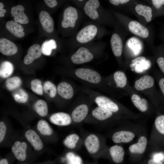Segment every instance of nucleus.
Masks as SVG:
<instances>
[{
	"label": "nucleus",
	"mask_w": 164,
	"mask_h": 164,
	"mask_svg": "<svg viewBox=\"0 0 164 164\" xmlns=\"http://www.w3.org/2000/svg\"><path fill=\"white\" fill-rule=\"evenodd\" d=\"M74 73L78 78L92 84H98L101 79V76L98 73L89 68L77 69L75 71Z\"/></svg>",
	"instance_id": "obj_1"
},
{
	"label": "nucleus",
	"mask_w": 164,
	"mask_h": 164,
	"mask_svg": "<svg viewBox=\"0 0 164 164\" xmlns=\"http://www.w3.org/2000/svg\"><path fill=\"white\" fill-rule=\"evenodd\" d=\"M97 31V27L93 25L85 26L80 30L76 36V39L79 43H87L92 40L96 36Z\"/></svg>",
	"instance_id": "obj_2"
},
{
	"label": "nucleus",
	"mask_w": 164,
	"mask_h": 164,
	"mask_svg": "<svg viewBox=\"0 0 164 164\" xmlns=\"http://www.w3.org/2000/svg\"><path fill=\"white\" fill-rule=\"evenodd\" d=\"M93 54L87 48H79L71 56L72 62L77 64H80L91 61L93 59Z\"/></svg>",
	"instance_id": "obj_3"
},
{
	"label": "nucleus",
	"mask_w": 164,
	"mask_h": 164,
	"mask_svg": "<svg viewBox=\"0 0 164 164\" xmlns=\"http://www.w3.org/2000/svg\"><path fill=\"white\" fill-rule=\"evenodd\" d=\"M78 18V14L76 9L72 6L68 7L63 12V19L61 22L62 26L63 28L74 27Z\"/></svg>",
	"instance_id": "obj_4"
},
{
	"label": "nucleus",
	"mask_w": 164,
	"mask_h": 164,
	"mask_svg": "<svg viewBox=\"0 0 164 164\" xmlns=\"http://www.w3.org/2000/svg\"><path fill=\"white\" fill-rule=\"evenodd\" d=\"M94 100L98 107L112 112H117L119 110V108L117 104L106 96L97 95L94 97Z\"/></svg>",
	"instance_id": "obj_5"
},
{
	"label": "nucleus",
	"mask_w": 164,
	"mask_h": 164,
	"mask_svg": "<svg viewBox=\"0 0 164 164\" xmlns=\"http://www.w3.org/2000/svg\"><path fill=\"white\" fill-rule=\"evenodd\" d=\"M151 65V63L149 60H146L145 57L141 56L132 60L130 66L136 72L141 73L149 69Z\"/></svg>",
	"instance_id": "obj_6"
},
{
	"label": "nucleus",
	"mask_w": 164,
	"mask_h": 164,
	"mask_svg": "<svg viewBox=\"0 0 164 164\" xmlns=\"http://www.w3.org/2000/svg\"><path fill=\"white\" fill-rule=\"evenodd\" d=\"M25 136L35 150L40 151L43 148V142L35 131L31 129H28L25 132Z\"/></svg>",
	"instance_id": "obj_7"
},
{
	"label": "nucleus",
	"mask_w": 164,
	"mask_h": 164,
	"mask_svg": "<svg viewBox=\"0 0 164 164\" xmlns=\"http://www.w3.org/2000/svg\"><path fill=\"white\" fill-rule=\"evenodd\" d=\"M49 120L54 125L59 126H67L71 123L72 118L67 113L59 112L51 115L50 117Z\"/></svg>",
	"instance_id": "obj_8"
},
{
	"label": "nucleus",
	"mask_w": 164,
	"mask_h": 164,
	"mask_svg": "<svg viewBox=\"0 0 164 164\" xmlns=\"http://www.w3.org/2000/svg\"><path fill=\"white\" fill-rule=\"evenodd\" d=\"M27 145L26 142L15 141L12 147V151L16 158L20 161H23L26 157Z\"/></svg>",
	"instance_id": "obj_9"
},
{
	"label": "nucleus",
	"mask_w": 164,
	"mask_h": 164,
	"mask_svg": "<svg viewBox=\"0 0 164 164\" xmlns=\"http://www.w3.org/2000/svg\"><path fill=\"white\" fill-rule=\"evenodd\" d=\"M42 53L41 47L39 44L32 45L28 50L27 54L24 58V63L26 65L31 63L35 59L40 57Z\"/></svg>",
	"instance_id": "obj_10"
},
{
	"label": "nucleus",
	"mask_w": 164,
	"mask_h": 164,
	"mask_svg": "<svg viewBox=\"0 0 164 164\" xmlns=\"http://www.w3.org/2000/svg\"><path fill=\"white\" fill-rule=\"evenodd\" d=\"M18 51L16 45L12 42L5 38L0 39V52L6 56L15 54Z\"/></svg>",
	"instance_id": "obj_11"
},
{
	"label": "nucleus",
	"mask_w": 164,
	"mask_h": 164,
	"mask_svg": "<svg viewBox=\"0 0 164 164\" xmlns=\"http://www.w3.org/2000/svg\"><path fill=\"white\" fill-rule=\"evenodd\" d=\"M24 10L23 6L21 5H18L12 8L11 16L14 17L15 22L21 24H26L29 22L28 18L24 12Z\"/></svg>",
	"instance_id": "obj_12"
},
{
	"label": "nucleus",
	"mask_w": 164,
	"mask_h": 164,
	"mask_svg": "<svg viewBox=\"0 0 164 164\" xmlns=\"http://www.w3.org/2000/svg\"><path fill=\"white\" fill-rule=\"evenodd\" d=\"M39 19L43 28L48 33H51L54 29V22L53 18L46 11H41L39 14Z\"/></svg>",
	"instance_id": "obj_13"
},
{
	"label": "nucleus",
	"mask_w": 164,
	"mask_h": 164,
	"mask_svg": "<svg viewBox=\"0 0 164 164\" xmlns=\"http://www.w3.org/2000/svg\"><path fill=\"white\" fill-rule=\"evenodd\" d=\"M100 6L98 0H89L85 3L84 10L86 14L92 19L95 20L98 17L97 9Z\"/></svg>",
	"instance_id": "obj_14"
},
{
	"label": "nucleus",
	"mask_w": 164,
	"mask_h": 164,
	"mask_svg": "<svg viewBox=\"0 0 164 164\" xmlns=\"http://www.w3.org/2000/svg\"><path fill=\"white\" fill-rule=\"evenodd\" d=\"M89 111L88 106L84 104L77 106L73 110L71 114L73 120L76 122L82 121L87 116Z\"/></svg>",
	"instance_id": "obj_15"
},
{
	"label": "nucleus",
	"mask_w": 164,
	"mask_h": 164,
	"mask_svg": "<svg viewBox=\"0 0 164 164\" xmlns=\"http://www.w3.org/2000/svg\"><path fill=\"white\" fill-rule=\"evenodd\" d=\"M128 27L130 31L135 35L143 38L149 36V32L147 29L137 21L130 22Z\"/></svg>",
	"instance_id": "obj_16"
},
{
	"label": "nucleus",
	"mask_w": 164,
	"mask_h": 164,
	"mask_svg": "<svg viewBox=\"0 0 164 164\" xmlns=\"http://www.w3.org/2000/svg\"><path fill=\"white\" fill-rule=\"evenodd\" d=\"M57 92L63 98L69 99L74 94V91L72 86L69 83L62 82L60 83L57 87Z\"/></svg>",
	"instance_id": "obj_17"
},
{
	"label": "nucleus",
	"mask_w": 164,
	"mask_h": 164,
	"mask_svg": "<svg viewBox=\"0 0 164 164\" xmlns=\"http://www.w3.org/2000/svg\"><path fill=\"white\" fill-rule=\"evenodd\" d=\"M135 136L134 134L132 132L122 131L114 133L112 136V139L114 142L116 143H126L132 141Z\"/></svg>",
	"instance_id": "obj_18"
},
{
	"label": "nucleus",
	"mask_w": 164,
	"mask_h": 164,
	"mask_svg": "<svg viewBox=\"0 0 164 164\" xmlns=\"http://www.w3.org/2000/svg\"><path fill=\"white\" fill-rule=\"evenodd\" d=\"M85 145L90 153L94 154L98 151L99 147V141L97 136L95 135L91 134L86 138Z\"/></svg>",
	"instance_id": "obj_19"
},
{
	"label": "nucleus",
	"mask_w": 164,
	"mask_h": 164,
	"mask_svg": "<svg viewBox=\"0 0 164 164\" xmlns=\"http://www.w3.org/2000/svg\"><path fill=\"white\" fill-rule=\"evenodd\" d=\"M154 84V78L149 75H145L137 80L135 83V87L138 91L151 87Z\"/></svg>",
	"instance_id": "obj_20"
},
{
	"label": "nucleus",
	"mask_w": 164,
	"mask_h": 164,
	"mask_svg": "<svg viewBox=\"0 0 164 164\" xmlns=\"http://www.w3.org/2000/svg\"><path fill=\"white\" fill-rule=\"evenodd\" d=\"M110 42L114 54L116 56H120L122 54L123 49L122 42L120 37L118 34L114 33L111 37Z\"/></svg>",
	"instance_id": "obj_21"
},
{
	"label": "nucleus",
	"mask_w": 164,
	"mask_h": 164,
	"mask_svg": "<svg viewBox=\"0 0 164 164\" xmlns=\"http://www.w3.org/2000/svg\"><path fill=\"white\" fill-rule=\"evenodd\" d=\"M6 27L10 32L17 37L22 38L25 35L22 26L15 21H8L6 24Z\"/></svg>",
	"instance_id": "obj_22"
},
{
	"label": "nucleus",
	"mask_w": 164,
	"mask_h": 164,
	"mask_svg": "<svg viewBox=\"0 0 164 164\" xmlns=\"http://www.w3.org/2000/svg\"><path fill=\"white\" fill-rule=\"evenodd\" d=\"M147 141L145 137H140L137 143L131 145L129 148L130 152L132 153L142 154L145 151L147 144Z\"/></svg>",
	"instance_id": "obj_23"
},
{
	"label": "nucleus",
	"mask_w": 164,
	"mask_h": 164,
	"mask_svg": "<svg viewBox=\"0 0 164 164\" xmlns=\"http://www.w3.org/2000/svg\"><path fill=\"white\" fill-rule=\"evenodd\" d=\"M109 151L112 160L114 162L118 163L123 161L125 152L122 147L115 145L111 146Z\"/></svg>",
	"instance_id": "obj_24"
},
{
	"label": "nucleus",
	"mask_w": 164,
	"mask_h": 164,
	"mask_svg": "<svg viewBox=\"0 0 164 164\" xmlns=\"http://www.w3.org/2000/svg\"><path fill=\"white\" fill-rule=\"evenodd\" d=\"M128 48L135 55H137L141 52L142 48V45L138 39L132 37L128 40L127 43Z\"/></svg>",
	"instance_id": "obj_25"
},
{
	"label": "nucleus",
	"mask_w": 164,
	"mask_h": 164,
	"mask_svg": "<svg viewBox=\"0 0 164 164\" xmlns=\"http://www.w3.org/2000/svg\"><path fill=\"white\" fill-rule=\"evenodd\" d=\"M135 10L139 15L143 16L147 22L151 21L152 10L150 7L138 4L135 6Z\"/></svg>",
	"instance_id": "obj_26"
},
{
	"label": "nucleus",
	"mask_w": 164,
	"mask_h": 164,
	"mask_svg": "<svg viewBox=\"0 0 164 164\" xmlns=\"http://www.w3.org/2000/svg\"><path fill=\"white\" fill-rule=\"evenodd\" d=\"M92 113L94 117L100 121L106 120L112 115V112L98 106L93 110Z\"/></svg>",
	"instance_id": "obj_27"
},
{
	"label": "nucleus",
	"mask_w": 164,
	"mask_h": 164,
	"mask_svg": "<svg viewBox=\"0 0 164 164\" xmlns=\"http://www.w3.org/2000/svg\"><path fill=\"white\" fill-rule=\"evenodd\" d=\"M131 100L135 106L142 112L146 111L148 108V102L144 98H141L137 94H133Z\"/></svg>",
	"instance_id": "obj_28"
},
{
	"label": "nucleus",
	"mask_w": 164,
	"mask_h": 164,
	"mask_svg": "<svg viewBox=\"0 0 164 164\" xmlns=\"http://www.w3.org/2000/svg\"><path fill=\"white\" fill-rule=\"evenodd\" d=\"M37 129L39 132L42 135L49 136L51 135L53 130L49 123L45 120H39L37 125Z\"/></svg>",
	"instance_id": "obj_29"
},
{
	"label": "nucleus",
	"mask_w": 164,
	"mask_h": 164,
	"mask_svg": "<svg viewBox=\"0 0 164 164\" xmlns=\"http://www.w3.org/2000/svg\"><path fill=\"white\" fill-rule=\"evenodd\" d=\"M14 67L13 64L9 61H5L0 65V75L3 78H6L13 73Z\"/></svg>",
	"instance_id": "obj_30"
},
{
	"label": "nucleus",
	"mask_w": 164,
	"mask_h": 164,
	"mask_svg": "<svg viewBox=\"0 0 164 164\" xmlns=\"http://www.w3.org/2000/svg\"><path fill=\"white\" fill-rule=\"evenodd\" d=\"M34 108L37 113L40 116H46L48 113V108L46 102L44 100H39L35 104Z\"/></svg>",
	"instance_id": "obj_31"
},
{
	"label": "nucleus",
	"mask_w": 164,
	"mask_h": 164,
	"mask_svg": "<svg viewBox=\"0 0 164 164\" xmlns=\"http://www.w3.org/2000/svg\"><path fill=\"white\" fill-rule=\"evenodd\" d=\"M113 77L117 87L122 88L126 85L127 78L123 72L120 71H116L114 73Z\"/></svg>",
	"instance_id": "obj_32"
},
{
	"label": "nucleus",
	"mask_w": 164,
	"mask_h": 164,
	"mask_svg": "<svg viewBox=\"0 0 164 164\" xmlns=\"http://www.w3.org/2000/svg\"><path fill=\"white\" fill-rule=\"evenodd\" d=\"M57 45L55 40L51 39L46 41L42 44L41 46L42 53L44 55H50L53 49L56 48Z\"/></svg>",
	"instance_id": "obj_33"
},
{
	"label": "nucleus",
	"mask_w": 164,
	"mask_h": 164,
	"mask_svg": "<svg viewBox=\"0 0 164 164\" xmlns=\"http://www.w3.org/2000/svg\"><path fill=\"white\" fill-rule=\"evenodd\" d=\"M79 139V137L77 135L71 134L66 137L63 141V143L68 148L73 149L76 147Z\"/></svg>",
	"instance_id": "obj_34"
},
{
	"label": "nucleus",
	"mask_w": 164,
	"mask_h": 164,
	"mask_svg": "<svg viewBox=\"0 0 164 164\" xmlns=\"http://www.w3.org/2000/svg\"><path fill=\"white\" fill-rule=\"evenodd\" d=\"M21 84V80L17 77L9 78L5 82L6 87L9 91H13L18 89Z\"/></svg>",
	"instance_id": "obj_35"
},
{
	"label": "nucleus",
	"mask_w": 164,
	"mask_h": 164,
	"mask_svg": "<svg viewBox=\"0 0 164 164\" xmlns=\"http://www.w3.org/2000/svg\"><path fill=\"white\" fill-rule=\"evenodd\" d=\"M13 97L15 100L20 103L26 102L28 99V95L26 92L23 89H17L14 92Z\"/></svg>",
	"instance_id": "obj_36"
},
{
	"label": "nucleus",
	"mask_w": 164,
	"mask_h": 164,
	"mask_svg": "<svg viewBox=\"0 0 164 164\" xmlns=\"http://www.w3.org/2000/svg\"><path fill=\"white\" fill-rule=\"evenodd\" d=\"M43 90L44 92L48 94L52 98L55 97L57 92L56 86L50 81H47L44 84Z\"/></svg>",
	"instance_id": "obj_37"
},
{
	"label": "nucleus",
	"mask_w": 164,
	"mask_h": 164,
	"mask_svg": "<svg viewBox=\"0 0 164 164\" xmlns=\"http://www.w3.org/2000/svg\"><path fill=\"white\" fill-rule=\"evenodd\" d=\"M31 89L32 91L39 95L43 94V87L41 81L38 79H35L31 81L30 83Z\"/></svg>",
	"instance_id": "obj_38"
},
{
	"label": "nucleus",
	"mask_w": 164,
	"mask_h": 164,
	"mask_svg": "<svg viewBox=\"0 0 164 164\" xmlns=\"http://www.w3.org/2000/svg\"><path fill=\"white\" fill-rule=\"evenodd\" d=\"M67 164H82V160L79 156L72 152H69L66 155Z\"/></svg>",
	"instance_id": "obj_39"
},
{
	"label": "nucleus",
	"mask_w": 164,
	"mask_h": 164,
	"mask_svg": "<svg viewBox=\"0 0 164 164\" xmlns=\"http://www.w3.org/2000/svg\"><path fill=\"white\" fill-rule=\"evenodd\" d=\"M155 124L158 131L161 134L164 135V115L158 116L155 119Z\"/></svg>",
	"instance_id": "obj_40"
},
{
	"label": "nucleus",
	"mask_w": 164,
	"mask_h": 164,
	"mask_svg": "<svg viewBox=\"0 0 164 164\" xmlns=\"http://www.w3.org/2000/svg\"><path fill=\"white\" fill-rule=\"evenodd\" d=\"M6 127L4 122H0V143L3 141L6 133Z\"/></svg>",
	"instance_id": "obj_41"
},
{
	"label": "nucleus",
	"mask_w": 164,
	"mask_h": 164,
	"mask_svg": "<svg viewBox=\"0 0 164 164\" xmlns=\"http://www.w3.org/2000/svg\"><path fill=\"white\" fill-rule=\"evenodd\" d=\"M157 64L162 71L164 73V58L159 57L157 60Z\"/></svg>",
	"instance_id": "obj_42"
},
{
	"label": "nucleus",
	"mask_w": 164,
	"mask_h": 164,
	"mask_svg": "<svg viewBox=\"0 0 164 164\" xmlns=\"http://www.w3.org/2000/svg\"><path fill=\"white\" fill-rule=\"evenodd\" d=\"M46 5L51 8H53L57 5V2L55 0H44Z\"/></svg>",
	"instance_id": "obj_43"
},
{
	"label": "nucleus",
	"mask_w": 164,
	"mask_h": 164,
	"mask_svg": "<svg viewBox=\"0 0 164 164\" xmlns=\"http://www.w3.org/2000/svg\"><path fill=\"white\" fill-rule=\"evenodd\" d=\"M153 159L156 161H161L164 159V154L162 152L156 153L153 155Z\"/></svg>",
	"instance_id": "obj_44"
},
{
	"label": "nucleus",
	"mask_w": 164,
	"mask_h": 164,
	"mask_svg": "<svg viewBox=\"0 0 164 164\" xmlns=\"http://www.w3.org/2000/svg\"><path fill=\"white\" fill-rule=\"evenodd\" d=\"M152 2L153 5L157 9H159L164 4V0H153Z\"/></svg>",
	"instance_id": "obj_45"
},
{
	"label": "nucleus",
	"mask_w": 164,
	"mask_h": 164,
	"mask_svg": "<svg viewBox=\"0 0 164 164\" xmlns=\"http://www.w3.org/2000/svg\"><path fill=\"white\" fill-rule=\"evenodd\" d=\"M129 1L128 0H110V2L115 5H118L120 4H124Z\"/></svg>",
	"instance_id": "obj_46"
},
{
	"label": "nucleus",
	"mask_w": 164,
	"mask_h": 164,
	"mask_svg": "<svg viewBox=\"0 0 164 164\" xmlns=\"http://www.w3.org/2000/svg\"><path fill=\"white\" fill-rule=\"evenodd\" d=\"M159 84L161 91L164 96V77L160 79Z\"/></svg>",
	"instance_id": "obj_47"
},
{
	"label": "nucleus",
	"mask_w": 164,
	"mask_h": 164,
	"mask_svg": "<svg viewBox=\"0 0 164 164\" xmlns=\"http://www.w3.org/2000/svg\"><path fill=\"white\" fill-rule=\"evenodd\" d=\"M4 5L2 3H0V17H2L4 16V13L6 12V10L5 9H3Z\"/></svg>",
	"instance_id": "obj_48"
},
{
	"label": "nucleus",
	"mask_w": 164,
	"mask_h": 164,
	"mask_svg": "<svg viewBox=\"0 0 164 164\" xmlns=\"http://www.w3.org/2000/svg\"><path fill=\"white\" fill-rule=\"evenodd\" d=\"M148 164H163V163L160 161H156L152 159L149 160L148 162Z\"/></svg>",
	"instance_id": "obj_49"
},
{
	"label": "nucleus",
	"mask_w": 164,
	"mask_h": 164,
	"mask_svg": "<svg viewBox=\"0 0 164 164\" xmlns=\"http://www.w3.org/2000/svg\"><path fill=\"white\" fill-rule=\"evenodd\" d=\"M0 164H9V163L7 160L4 158L0 160Z\"/></svg>",
	"instance_id": "obj_50"
},
{
	"label": "nucleus",
	"mask_w": 164,
	"mask_h": 164,
	"mask_svg": "<svg viewBox=\"0 0 164 164\" xmlns=\"http://www.w3.org/2000/svg\"><path fill=\"white\" fill-rule=\"evenodd\" d=\"M79 1H82L83 0H79Z\"/></svg>",
	"instance_id": "obj_51"
},
{
	"label": "nucleus",
	"mask_w": 164,
	"mask_h": 164,
	"mask_svg": "<svg viewBox=\"0 0 164 164\" xmlns=\"http://www.w3.org/2000/svg\"></svg>",
	"instance_id": "obj_52"
}]
</instances>
